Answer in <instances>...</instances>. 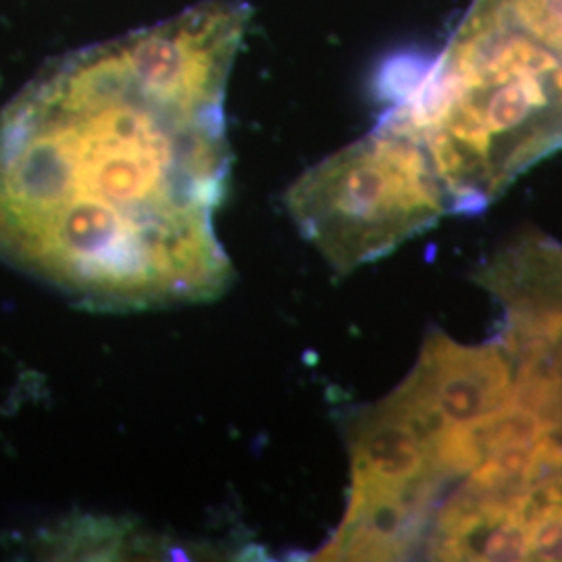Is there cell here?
<instances>
[{
	"instance_id": "obj_1",
	"label": "cell",
	"mask_w": 562,
	"mask_h": 562,
	"mask_svg": "<svg viewBox=\"0 0 562 562\" xmlns=\"http://www.w3.org/2000/svg\"><path fill=\"white\" fill-rule=\"evenodd\" d=\"M250 20L238 0L94 44L0 113V261L92 311L217 299L225 90Z\"/></svg>"
},
{
	"instance_id": "obj_2",
	"label": "cell",
	"mask_w": 562,
	"mask_h": 562,
	"mask_svg": "<svg viewBox=\"0 0 562 562\" xmlns=\"http://www.w3.org/2000/svg\"><path fill=\"white\" fill-rule=\"evenodd\" d=\"M425 144L452 213H482L562 150V57L487 0L387 111Z\"/></svg>"
},
{
	"instance_id": "obj_3",
	"label": "cell",
	"mask_w": 562,
	"mask_h": 562,
	"mask_svg": "<svg viewBox=\"0 0 562 562\" xmlns=\"http://www.w3.org/2000/svg\"><path fill=\"white\" fill-rule=\"evenodd\" d=\"M285 204L338 273L390 255L452 213L425 144L387 113L364 138L304 171Z\"/></svg>"
},
{
	"instance_id": "obj_4",
	"label": "cell",
	"mask_w": 562,
	"mask_h": 562,
	"mask_svg": "<svg viewBox=\"0 0 562 562\" xmlns=\"http://www.w3.org/2000/svg\"><path fill=\"white\" fill-rule=\"evenodd\" d=\"M515 364L503 341L462 346L431 334L408 378L385 396L429 442L443 431L477 422L513 401Z\"/></svg>"
},
{
	"instance_id": "obj_5",
	"label": "cell",
	"mask_w": 562,
	"mask_h": 562,
	"mask_svg": "<svg viewBox=\"0 0 562 562\" xmlns=\"http://www.w3.org/2000/svg\"><path fill=\"white\" fill-rule=\"evenodd\" d=\"M527 494L494 496L469 485L440 504L425 540L434 561H527Z\"/></svg>"
},
{
	"instance_id": "obj_6",
	"label": "cell",
	"mask_w": 562,
	"mask_h": 562,
	"mask_svg": "<svg viewBox=\"0 0 562 562\" xmlns=\"http://www.w3.org/2000/svg\"><path fill=\"white\" fill-rule=\"evenodd\" d=\"M475 280L503 304L504 325L562 317V246L540 234L498 252Z\"/></svg>"
},
{
	"instance_id": "obj_7",
	"label": "cell",
	"mask_w": 562,
	"mask_h": 562,
	"mask_svg": "<svg viewBox=\"0 0 562 562\" xmlns=\"http://www.w3.org/2000/svg\"><path fill=\"white\" fill-rule=\"evenodd\" d=\"M562 57V0H487Z\"/></svg>"
}]
</instances>
